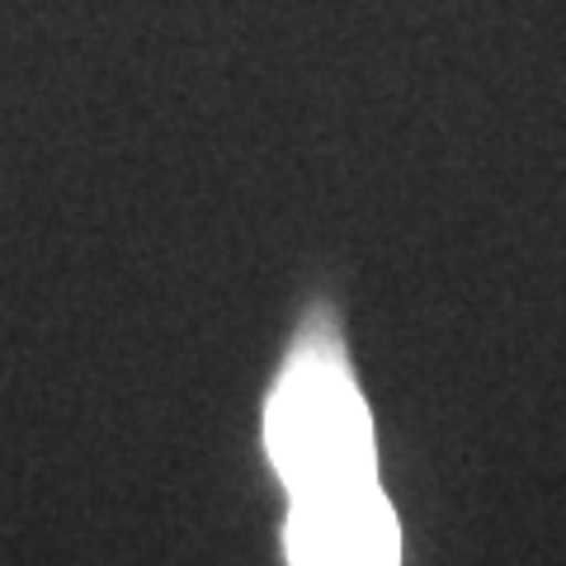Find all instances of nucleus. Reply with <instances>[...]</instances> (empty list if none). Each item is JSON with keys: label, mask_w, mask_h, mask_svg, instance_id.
<instances>
[{"label": "nucleus", "mask_w": 566, "mask_h": 566, "mask_svg": "<svg viewBox=\"0 0 566 566\" xmlns=\"http://www.w3.org/2000/svg\"><path fill=\"white\" fill-rule=\"evenodd\" d=\"M264 449L293 495L374 482V420L331 340H307L264 406Z\"/></svg>", "instance_id": "1"}, {"label": "nucleus", "mask_w": 566, "mask_h": 566, "mask_svg": "<svg viewBox=\"0 0 566 566\" xmlns=\"http://www.w3.org/2000/svg\"><path fill=\"white\" fill-rule=\"evenodd\" d=\"M289 557L293 566H401L397 515L378 476L293 495Z\"/></svg>", "instance_id": "2"}]
</instances>
